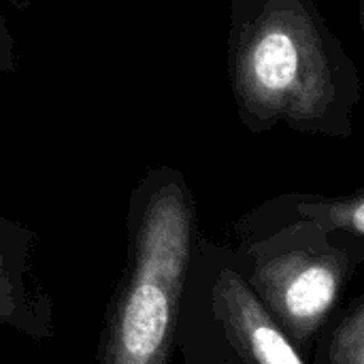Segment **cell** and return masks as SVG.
<instances>
[{"label": "cell", "instance_id": "6", "mask_svg": "<svg viewBox=\"0 0 364 364\" xmlns=\"http://www.w3.org/2000/svg\"><path fill=\"white\" fill-rule=\"evenodd\" d=\"M292 209L294 215H301L320 228H339L364 237V192L343 198L296 196Z\"/></svg>", "mask_w": 364, "mask_h": 364}, {"label": "cell", "instance_id": "8", "mask_svg": "<svg viewBox=\"0 0 364 364\" xmlns=\"http://www.w3.org/2000/svg\"><path fill=\"white\" fill-rule=\"evenodd\" d=\"M17 43L15 36L9 28V21L4 13L0 11V75L4 73H15L17 70Z\"/></svg>", "mask_w": 364, "mask_h": 364}, {"label": "cell", "instance_id": "1", "mask_svg": "<svg viewBox=\"0 0 364 364\" xmlns=\"http://www.w3.org/2000/svg\"><path fill=\"white\" fill-rule=\"evenodd\" d=\"M228 15V77L241 122L256 134L284 122L348 139L363 83L316 0H230Z\"/></svg>", "mask_w": 364, "mask_h": 364}, {"label": "cell", "instance_id": "5", "mask_svg": "<svg viewBox=\"0 0 364 364\" xmlns=\"http://www.w3.org/2000/svg\"><path fill=\"white\" fill-rule=\"evenodd\" d=\"M215 314L247 364H305L237 269L218 275Z\"/></svg>", "mask_w": 364, "mask_h": 364}, {"label": "cell", "instance_id": "4", "mask_svg": "<svg viewBox=\"0 0 364 364\" xmlns=\"http://www.w3.org/2000/svg\"><path fill=\"white\" fill-rule=\"evenodd\" d=\"M36 235L0 218V326L34 341L53 337V303L34 275Z\"/></svg>", "mask_w": 364, "mask_h": 364}, {"label": "cell", "instance_id": "7", "mask_svg": "<svg viewBox=\"0 0 364 364\" xmlns=\"http://www.w3.org/2000/svg\"><path fill=\"white\" fill-rule=\"evenodd\" d=\"M341 364H364V316L356 318V322L343 335V348L339 350Z\"/></svg>", "mask_w": 364, "mask_h": 364}, {"label": "cell", "instance_id": "9", "mask_svg": "<svg viewBox=\"0 0 364 364\" xmlns=\"http://www.w3.org/2000/svg\"><path fill=\"white\" fill-rule=\"evenodd\" d=\"M360 21H363V28H364V0H360Z\"/></svg>", "mask_w": 364, "mask_h": 364}, {"label": "cell", "instance_id": "3", "mask_svg": "<svg viewBox=\"0 0 364 364\" xmlns=\"http://www.w3.org/2000/svg\"><path fill=\"white\" fill-rule=\"evenodd\" d=\"M247 286L264 301V309L305 339L326 318L341 290V264L333 254L294 245H258L250 250Z\"/></svg>", "mask_w": 364, "mask_h": 364}, {"label": "cell", "instance_id": "2", "mask_svg": "<svg viewBox=\"0 0 364 364\" xmlns=\"http://www.w3.org/2000/svg\"><path fill=\"white\" fill-rule=\"evenodd\" d=\"M128 256L107 309L98 364H168L194 247V198L171 166L147 171L128 203Z\"/></svg>", "mask_w": 364, "mask_h": 364}]
</instances>
